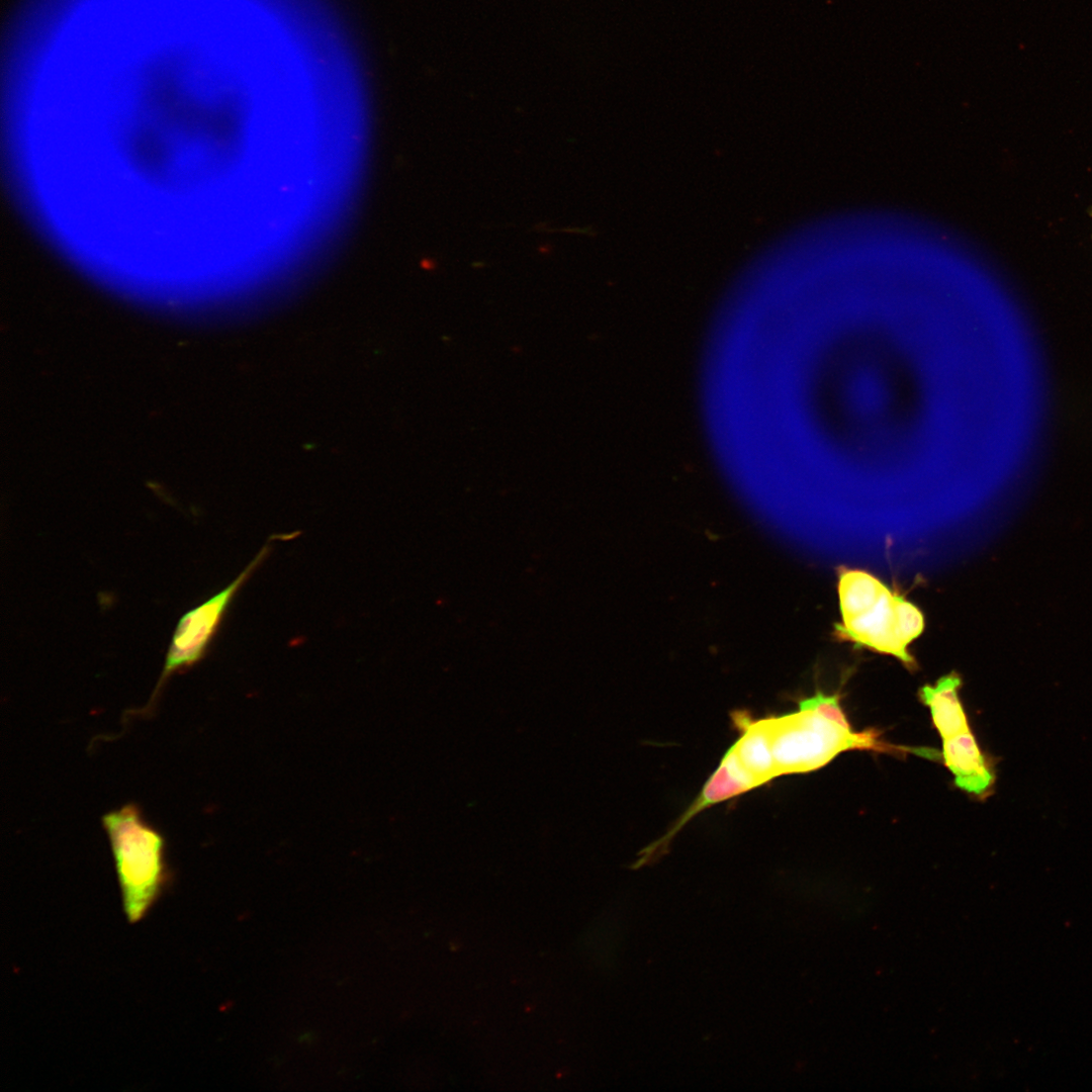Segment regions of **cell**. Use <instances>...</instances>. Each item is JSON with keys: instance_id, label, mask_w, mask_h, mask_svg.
Returning <instances> with one entry per match:
<instances>
[{"instance_id": "6da1fadb", "label": "cell", "mask_w": 1092, "mask_h": 1092, "mask_svg": "<svg viewBox=\"0 0 1092 1092\" xmlns=\"http://www.w3.org/2000/svg\"><path fill=\"white\" fill-rule=\"evenodd\" d=\"M825 453L833 460L960 455L969 356L934 316L824 324Z\"/></svg>"}, {"instance_id": "7a4b0ae2", "label": "cell", "mask_w": 1092, "mask_h": 1092, "mask_svg": "<svg viewBox=\"0 0 1092 1092\" xmlns=\"http://www.w3.org/2000/svg\"><path fill=\"white\" fill-rule=\"evenodd\" d=\"M733 721L740 735L718 769L738 795L785 775L818 769L846 750L899 752V746L884 741L876 729L853 732L800 707L757 719L737 712Z\"/></svg>"}, {"instance_id": "3957f363", "label": "cell", "mask_w": 1092, "mask_h": 1092, "mask_svg": "<svg viewBox=\"0 0 1092 1092\" xmlns=\"http://www.w3.org/2000/svg\"><path fill=\"white\" fill-rule=\"evenodd\" d=\"M108 836L123 906L131 922L139 920L167 882L165 838L128 803L101 819Z\"/></svg>"}, {"instance_id": "277c9868", "label": "cell", "mask_w": 1092, "mask_h": 1092, "mask_svg": "<svg viewBox=\"0 0 1092 1092\" xmlns=\"http://www.w3.org/2000/svg\"><path fill=\"white\" fill-rule=\"evenodd\" d=\"M924 629V616L914 604L890 587L859 616L834 625V635L857 647L894 656L907 667L915 665L909 645Z\"/></svg>"}, {"instance_id": "5b68a950", "label": "cell", "mask_w": 1092, "mask_h": 1092, "mask_svg": "<svg viewBox=\"0 0 1092 1092\" xmlns=\"http://www.w3.org/2000/svg\"><path fill=\"white\" fill-rule=\"evenodd\" d=\"M268 552L269 547L266 545L228 586L180 618L166 654L161 676L150 701L140 713L146 715L153 711L161 689L172 674L193 666L203 657L233 598Z\"/></svg>"}, {"instance_id": "8992f818", "label": "cell", "mask_w": 1092, "mask_h": 1092, "mask_svg": "<svg viewBox=\"0 0 1092 1092\" xmlns=\"http://www.w3.org/2000/svg\"><path fill=\"white\" fill-rule=\"evenodd\" d=\"M941 754L957 787L976 796L990 791L994 772L971 731L943 739Z\"/></svg>"}, {"instance_id": "52a82bcc", "label": "cell", "mask_w": 1092, "mask_h": 1092, "mask_svg": "<svg viewBox=\"0 0 1092 1092\" xmlns=\"http://www.w3.org/2000/svg\"><path fill=\"white\" fill-rule=\"evenodd\" d=\"M962 679L956 672L941 676L934 685L920 689L921 701L929 708L933 724L945 739L970 731L968 719L959 698Z\"/></svg>"}, {"instance_id": "ba28073f", "label": "cell", "mask_w": 1092, "mask_h": 1092, "mask_svg": "<svg viewBox=\"0 0 1092 1092\" xmlns=\"http://www.w3.org/2000/svg\"><path fill=\"white\" fill-rule=\"evenodd\" d=\"M888 587L866 570L841 567L837 583L841 621L851 620L869 610Z\"/></svg>"}, {"instance_id": "9c48e42d", "label": "cell", "mask_w": 1092, "mask_h": 1092, "mask_svg": "<svg viewBox=\"0 0 1092 1092\" xmlns=\"http://www.w3.org/2000/svg\"><path fill=\"white\" fill-rule=\"evenodd\" d=\"M799 707L813 710L826 719L844 728L851 729L848 719L841 708L840 697L838 695H826L821 692H816L813 696L801 700L799 702Z\"/></svg>"}, {"instance_id": "30bf717a", "label": "cell", "mask_w": 1092, "mask_h": 1092, "mask_svg": "<svg viewBox=\"0 0 1092 1092\" xmlns=\"http://www.w3.org/2000/svg\"><path fill=\"white\" fill-rule=\"evenodd\" d=\"M1091 214H1092V212H1091Z\"/></svg>"}]
</instances>
